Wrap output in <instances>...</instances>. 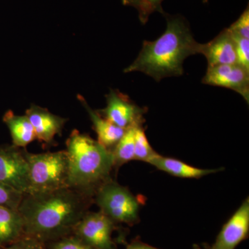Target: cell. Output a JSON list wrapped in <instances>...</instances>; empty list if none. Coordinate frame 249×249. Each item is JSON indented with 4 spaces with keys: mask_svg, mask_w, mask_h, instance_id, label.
<instances>
[{
    "mask_svg": "<svg viewBox=\"0 0 249 249\" xmlns=\"http://www.w3.org/2000/svg\"><path fill=\"white\" fill-rule=\"evenodd\" d=\"M93 199L70 187L23 195L18 211L24 219L25 235L46 244L72 235Z\"/></svg>",
    "mask_w": 249,
    "mask_h": 249,
    "instance_id": "obj_1",
    "label": "cell"
},
{
    "mask_svg": "<svg viewBox=\"0 0 249 249\" xmlns=\"http://www.w3.org/2000/svg\"><path fill=\"white\" fill-rule=\"evenodd\" d=\"M166 29L157 40H145L138 56L124 73L139 71L160 82L167 77L183 75V64L191 55L199 54L201 44L192 34L186 18L180 15H163Z\"/></svg>",
    "mask_w": 249,
    "mask_h": 249,
    "instance_id": "obj_2",
    "label": "cell"
},
{
    "mask_svg": "<svg viewBox=\"0 0 249 249\" xmlns=\"http://www.w3.org/2000/svg\"><path fill=\"white\" fill-rule=\"evenodd\" d=\"M69 159V186L89 195L110 179L114 167L111 150L87 134L72 132L66 142Z\"/></svg>",
    "mask_w": 249,
    "mask_h": 249,
    "instance_id": "obj_3",
    "label": "cell"
},
{
    "mask_svg": "<svg viewBox=\"0 0 249 249\" xmlns=\"http://www.w3.org/2000/svg\"><path fill=\"white\" fill-rule=\"evenodd\" d=\"M29 164L28 193H45L69 186V159L66 150L45 153L26 152Z\"/></svg>",
    "mask_w": 249,
    "mask_h": 249,
    "instance_id": "obj_4",
    "label": "cell"
},
{
    "mask_svg": "<svg viewBox=\"0 0 249 249\" xmlns=\"http://www.w3.org/2000/svg\"><path fill=\"white\" fill-rule=\"evenodd\" d=\"M93 199L100 211L115 223L130 224L138 219L139 204L137 198L127 188L111 178L96 190Z\"/></svg>",
    "mask_w": 249,
    "mask_h": 249,
    "instance_id": "obj_5",
    "label": "cell"
},
{
    "mask_svg": "<svg viewBox=\"0 0 249 249\" xmlns=\"http://www.w3.org/2000/svg\"><path fill=\"white\" fill-rule=\"evenodd\" d=\"M27 150L12 145H0V183L19 192L29 193Z\"/></svg>",
    "mask_w": 249,
    "mask_h": 249,
    "instance_id": "obj_6",
    "label": "cell"
},
{
    "mask_svg": "<svg viewBox=\"0 0 249 249\" xmlns=\"http://www.w3.org/2000/svg\"><path fill=\"white\" fill-rule=\"evenodd\" d=\"M114 224L101 211H88L75 227L73 235L95 249H116L112 240Z\"/></svg>",
    "mask_w": 249,
    "mask_h": 249,
    "instance_id": "obj_7",
    "label": "cell"
},
{
    "mask_svg": "<svg viewBox=\"0 0 249 249\" xmlns=\"http://www.w3.org/2000/svg\"><path fill=\"white\" fill-rule=\"evenodd\" d=\"M106 98V108L97 111L101 116L124 129L142 125L145 110L132 102L128 96L120 91L111 90Z\"/></svg>",
    "mask_w": 249,
    "mask_h": 249,
    "instance_id": "obj_8",
    "label": "cell"
},
{
    "mask_svg": "<svg viewBox=\"0 0 249 249\" xmlns=\"http://www.w3.org/2000/svg\"><path fill=\"white\" fill-rule=\"evenodd\" d=\"M202 83L231 89L249 103V71L237 64L208 67Z\"/></svg>",
    "mask_w": 249,
    "mask_h": 249,
    "instance_id": "obj_9",
    "label": "cell"
},
{
    "mask_svg": "<svg viewBox=\"0 0 249 249\" xmlns=\"http://www.w3.org/2000/svg\"><path fill=\"white\" fill-rule=\"evenodd\" d=\"M249 231V200L248 198L229 219L211 249H235L247 238Z\"/></svg>",
    "mask_w": 249,
    "mask_h": 249,
    "instance_id": "obj_10",
    "label": "cell"
},
{
    "mask_svg": "<svg viewBox=\"0 0 249 249\" xmlns=\"http://www.w3.org/2000/svg\"><path fill=\"white\" fill-rule=\"evenodd\" d=\"M199 54L206 58L208 67L237 64L235 41L228 28L208 43L201 44Z\"/></svg>",
    "mask_w": 249,
    "mask_h": 249,
    "instance_id": "obj_11",
    "label": "cell"
},
{
    "mask_svg": "<svg viewBox=\"0 0 249 249\" xmlns=\"http://www.w3.org/2000/svg\"><path fill=\"white\" fill-rule=\"evenodd\" d=\"M35 131L36 139L40 142L51 144L57 134L63 129L67 119L52 114L48 109L32 105L26 111Z\"/></svg>",
    "mask_w": 249,
    "mask_h": 249,
    "instance_id": "obj_12",
    "label": "cell"
},
{
    "mask_svg": "<svg viewBox=\"0 0 249 249\" xmlns=\"http://www.w3.org/2000/svg\"><path fill=\"white\" fill-rule=\"evenodd\" d=\"M78 98L89 114L93 128L97 134L98 142L108 150H112L124 135L126 129L118 127L101 116L97 111L93 110L81 96H78Z\"/></svg>",
    "mask_w": 249,
    "mask_h": 249,
    "instance_id": "obj_13",
    "label": "cell"
},
{
    "mask_svg": "<svg viewBox=\"0 0 249 249\" xmlns=\"http://www.w3.org/2000/svg\"><path fill=\"white\" fill-rule=\"evenodd\" d=\"M24 235V219L19 211L0 206V247L4 249Z\"/></svg>",
    "mask_w": 249,
    "mask_h": 249,
    "instance_id": "obj_14",
    "label": "cell"
},
{
    "mask_svg": "<svg viewBox=\"0 0 249 249\" xmlns=\"http://www.w3.org/2000/svg\"><path fill=\"white\" fill-rule=\"evenodd\" d=\"M147 163L153 165L157 169L180 178H200L219 170L196 168L181 160L163 157L159 154L152 157Z\"/></svg>",
    "mask_w": 249,
    "mask_h": 249,
    "instance_id": "obj_15",
    "label": "cell"
},
{
    "mask_svg": "<svg viewBox=\"0 0 249 249\" xmlns=\"http://www.w3.org/2000/svg\"><path fill=\"white\" fill-rule=\"evenodd\" d=\"M3 121L9 129L13 144L24 148L36 139L35 131L26 115H16L12 111L5 113Z\"/></svg>",
    "mask_w": 249,
    "mask_h": 249,
    "instance_id": "obj_16",
    "label": "cell"
},
{
    "mask_svg": "<svg viewBox=\"0 0 249 249\" xmlns=\"http://www.w3.org/2000/svg\"><path fill=\"white\" fill-rule=\"evenodd\" d=\"M137 127L126 129L122 138L111 150L114 156V166H121L134 160V139Z\"/></svg>",
    "mask_w": 249,
    "mask_h": 249,
    "instance_id": "obj_17",
    "label": "cell"
},
{
    "mask_svg": "<svg viewBox=\"0 0 249 249\" xmlns=\"http://www.w3.org/2000/svg\"><path fill=\"white\" fill-rule=\"evenodd\" d=\"M124 6L134 7L138 11L139 20L142 24L148 22L149 18L155 12L165 14L162 7L164 0H121Z\"/></svg>",
    "mask_w": 249,
    "mask_h": 249,
    "instance_id": "obj_18",
    "label": "cell"
},
{
    "mask_svg": "<svg viewBox=\"0 0 249 249\" xmlns=\"http://www.w3.org/2000/svg\"><path fill=\"white\" fill-rule=\"evenodd\" d=\"M157 154L150 145L142 125L138 126L136 129L134 139V160H142L147 163Z\"/></svg>",
    "mask_w": 249,
    "mask_h": 249,
    "instance_id": "obj_19",
    "label": "cell"
},
{
    "mask_svg": "<svg viewBox=\"0 0 249 249\" xmlns=\"http://www.w3.org/2000/svg\"><path fill=\"white\" fill-rule=\"evenodd\" d=\"M48 249H95L76 235H70L50 242Z\"/></svg>",
    "mask_w": 249,
    "mask_h": 249,
    "instance_id": "obj_20",
    "label": "cell"
},
{
    "mask_svg": "<svg viewBox=\"0 0 249 249\" xmlns=\"http://www.w3.org/2000/svg\"><path fill=\"white\" fill-rule=\"evenodd\" d=\"M22 196V193L0 183V206L18 210Z\"/></svg>",
    "mask_w": 249,
    "mask_h": 249,
    "instance_id": "obj_21",
    "label": "cell"
},
{
    "mask_svg": "<svg viewBox=\"0 0 249 249\" xmlns=\"http://www.w3.org/2000/svg\"><path fill=\"white\" fill-rule=\"evenodd\" d=\"M232 36L235 43L237 64L249 71V39Z\"/></svg>",
    "mask_w": 249,
    "mask_h": 249,
    "instance_id": "obj_22",
    "label": "cell"
},
{
    "mask_svg": "<svg viewBox=\"0 0 249 249\" xmlns=\"http://www.w3.org/2000/svg\"><path fill=\"white\" fill-rule=\"evenodd\" d=\"M232 35L249 39V6L240 15L238 19L228 28Z\"/></svg>",
    "mask_w": 249,
    "mask_h": 249,
    "instance_id": "obj_23",
    "label": "cell"
},
{
    "mask_svg": "<svg viewBox=\"0 0 249 249\" xmlns=\"http://www.w3.org/2000/svg\"><path fill=\"white\" fill-rule=\"evenodd\" d=\"M3 249H48L46 244L41 241L24 235L22 238L14 242Z\"/></svg>",
    "mask_w": 249,
    "mask_h": 249,
    "instance_id": "obj_24",
    "label": "cell"
},
{
    "mask_svg": "<svg viewBox=\"0 0 249 249\" xmlns=\"http://www.w3.org/2000/svg\"><path fill=\"white\" fill-rule=\"evenodd\" d=\"M126 249H160L155 248V247H152L146 244L142 243L140 242H134L131 243L130 245L127 246Z\"/></svg>",
    "mask_w": 249,
    "mask_h": 249,
    "instance_id": "obj_25",
    "label": "cell"
},
{
    "mask_svg": "<svg viewBox=\"0 0 249 249\" xmlns=\"http://www.w3.org/2000/svg\"><path fill=\"white\" fill-rule=\"evenodd\" d=\"M203 2L206 4V3L209 2V0H203Z\"/></svg>",
    "mask_w": 249,
    "mask_h": 249,
    "instance_id": "obj_26",
    "label": "cell"
},
{
    "mask_svg": "<svg viewBox=\"0 0 249 249\" xmlns=\"http://www.w3.org/2000/svg\"><path fill=\"white\" fill-rule=\"evenodd\" d=\"M0 249H2V248H1V247H0Z\"/></svg>",
    "mask_w": 249,
    "mask_h": 249,
    "instance_id": "obj_27",
    "label": "cell"
}]
</instances>
